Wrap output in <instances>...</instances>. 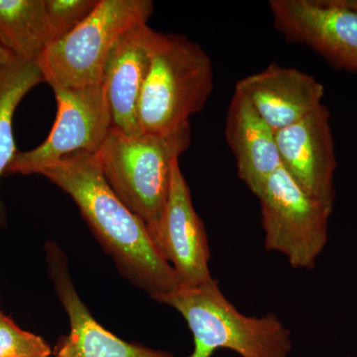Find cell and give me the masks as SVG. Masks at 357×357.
<instances>
[{
  "instance_id": "1",
  "label": "cell",
  "mask_w": 357,
  "mask_h": 357,
  "mask_svg": "<svg viewBox=\"0 0 357 357\" xmlns=\"http://www.w3.org/2000/svg\"><path fill=\"white\" fill-rule=\"evenodd\" d=\"M39 175L74 199L119 271L136 287L157 302L181 287L175 270L157 250L146 223L112 191L95 154L69 155Z\"/></svg>"
},
{
  "instance_id": "2",
  "label": "cell",
  "mask_w": 357,
  "mask_h": 357,
  "mask_svg": "<svg viewBox=\"0 0 357 357\" xmlns=\"http://www.w3.org/2000/svg\"><path fill=\"white\" fill-rule=\"evenodd\" d=\"M162 304L182 314L194 337L189 357H211L229 349L241 357H287L291 332L273 314L246 316L223 295L217 279L197 287H180L164 296Z\"/></svg>"
},
{
  "instance_id": "3",
  "label": "cell",
  "mask_w": 357,
  "mask_h": 357,
  "mask_svg": "<svg viewBox=\"0 0 357 357\" xmlns=\"http://www.w3.org/2000/svg\"><path fill=\"white\" fill-rule=\"evenodd\" d=\"M191 137V126L164 135L128 136L112 128L95 154L112 191L148 229L163 215L173 163L190 147Z\"/></svg>"
},
{
  "instance_id": "4",
  "label": "cell",
  "mask_w": 357,
  "mask_h": 357,
  "mask_svg": "<svg viewBox=\"0 0 357 357\" xmlns=\"http://www.w3.org/2000/svg\"><path fill=\"white\" fill-rule=\"evenodd\" d=\"M213 89L208 53L184 35L161 33L138 105L143 133L164 135L190 126Z\"/></svg>"
},
{
  "instance_id": "5",
  "label": "cell",
  "mask_w": 357,
  "mask_h": 357,
  "mask_svg": "<svg viewBox=\"0 0 357 357\" xmlns=\"http://www.w3.org/2000/svg\"><path fill=\"white\" fill-rule=\"evenodd\" d=\"M153 8L150 0H100L82 24L45 49L36 62L44 81L52 88L100 86L114 45L135 26L147 24Z\"/></svg>"
},
{
  "instance_id": "6",
  "label": "cell",
  "mask_w": 357,
  "mask_h": 357,
  "mask_svg": "<svg viewBox=\"0 0 357 357\" xmlns=\"http://www.w3.org/2000/svg\"><path fill=\"white\" fill-rule=\"evenodd\" d=\"M258 199L265 249L285 256L294 269H314L328 243L333 206L306 194L282 167Z\"/></svg>"
},
{
  "instance_id": "7",
  "label": "cell",
  "mask_w": 357,
  "mask_h": 357,
  "mask_svg": "<svg viewBox=\"0 0 357 357\" xmlns=\"http://www.w3.org/2000/svg\"><path fill=\"white\" fill-rule=\"evenodd\" d=\"M58 112L48 137L39 146L15 154L8 174L32 175L69 155L96 154L112 128L109 102L100 86L52 88Z\"/></svg>"
},
{
  "instance_id": "8",
  "label": "cell",
  "mask_w": 357,
  "mask_h": 357,
  "mask_svg": "<svg viewBox=\"0 0 357 357\" xmlns=\"http://www.w3.org/2000/svg\"><path fill=\"white\" fill-rule=\"evenodd\" d=\"M277 31L337 69L357 73V11L342 0H271Z\"/></svg>"
},
{
  "instance_id": "9",
  "label": "cell",
  "mask_w": 357,
  "mask_h": 357,
  "mask_svg": "<svg viewBox=\"0 0 357 357\" xmlns=\"http://www.w3.org/2000/svg\"><path fill=\"white\" fill-rule=\"evenodd\" d=\"M162 257L175 270L181 287H197L213 280L208 234L192 204L191 190L178 159L172 166L170 191L163 215L149 227Z\"/></svg>"
},
{
  "instance_id": "10",
  "label": "cell",
  "mask_w": 357,
  "mask_h": 357,
  "mask_svg": "<svg viewBox=\"0 0 357 357\" xmlns=\"http://www.w3.org/2000/svg\"><path fill=\"white\" fill-rule=\"evenodd\" d=\"M281 167L309 196L335 206L337 169L331 114L319 105L304 119L276 131Z\"/></svg>"
},
{
  "instance_id": "11",
  "label": "cell",
  "mask_w": 357,
  "mask_h": 357,
  "mask_svg": "<svg viewBox=\"0 0 357 357\" xmlns=\"http://www.w3.org/2000/svg\"><path fill=\"white\" fill-rule=\"evenodd\" d=\"M160 34L147 24L135 26L114 45L103 70L102 86L112 128L124 135L143 133L138 105Z\"/></svg>"
},
{
  "instance_id": "12",
  "label": "cell",
  "mask_w": 357,
  "mask_h": 357,
  "mask_svg": "<svg viewBox=\"0 0 357 357\" xmlns=\"http://www.w3.org/2000/svg\"><path fill=\"white\" fill-rule=\"evenodd\" d=\"M236 91L248 98L275 132L318 109L325 95L316 77L277 64L243 77L237 82Z\"/></svg>"
},
{
  "instance_id": "13",
  "label": "cell",
  "mask_w": 357,
  "mask_h": 357,
  "mask_svg": "<svg viewBox=\"0 0 357 357\" xmlns=\"http://www.w3.org/2000/svg\"><path fill=\"white\" fill-rule=\"evenodd\" d=\"M46 255L54 288L70 319V335L60 342L82 357H178L169 352L128 344L102 328L77 293L64 252L57 244L48 243Z\"/></svg>"
},
{
  "instance_id": "14",
  "label": "cell",
  "mask_w": 357,
  "mask_h": 357,
  "mask_svg": "<svg viewBox=\"0 0 357 357\" xmlns=\"http://www.w3.org/2000/svg\"><path fill=\"white\" fill-rule=\"evenodd\" d=\"M225 138L236 158L237 175L258 198L281 168L276 132L237 91L227 109Z\"/></svg>"
},
{
  "instance_id": "15",
  "label": "cell",
  "mask_w": 357,
  "mask_h": 357,
  "mask_svg": "<svg viewBox=\"0 0 357 357\" xmlns=\"http://www.w3.org/2000/svg\"><path fill=\"white\" fill-rule=\"evenodd\" d=\"M54 40L44 0H0V45L14 57L36 63Z\"/></svg>"
},
{
  "instance_id": "16",
  "label": "cell",
  "mask_w": 357,
  "mask_h": 357,
  "mask_svg": "<svg viewBox=\"0 0 357 357\" xmlns=\"http://www.w3.org/2000/svg\"><path fill=\"white\" fill-rule=\"evenodd\" d=\"M43 82V75L35 62L15 57L0 68V181L17 153L13 135L15 110L23 98ZM0 225H6V211L1 197Z\"/></svg>"
},
{
  "instance_id": "17",
  "label": "cell",
  "mask_w": 357,
  "mask_h": 357,
  "mask_svg": "<svg viewBox=\"0 0 357 357\" xmlns=\"http://www.w3.org/2000/svg\"><path fill=\"white\" fill-rule=\"evenodd\" d=\"M50 345L0 312V357H49Z\"/></svg>"
},
{
  "instance_id": "18",
  "label": "cell",
  "mask_w": 357,
  "mask_h": 357,
  "mask_svg": "<svg viewBox=\"0 0 357 357\" xmlns=\"http://www.w3.org/2000/svg\"><path fill=\"white\" fill-rule=\"evenodd\" d=\"M100 0H44L55 40L69 34L93 13Z\"/></svg>"
},
{
  "instance_id": "19",
  "label": "cell",
  "mask_w": 357,
  "mask_h": 357,
  "mask_svg": "<svg viewBox=\"0 0 357 357\" xmlns=\"http://www.w3.org/2000/svg\"><path fill=\"white\" fill-rule=\"evenodd\" d=\"M55 357H82L62 342H59Z\"/></svg>"
},
{
  "instance_id": "20",
  "label": "cell",
  "mask_w": 357,
  "mask_h": 357,
  "mask_svg": "<svg viewBox=\"0 0 357 357\" xmlns=\"http://www.w3.org/2000/svg\"><path fill=\"white\" fill-rule=\"evenodd\" d=\"M14 58L15 57H14L10 52L0 45V68L3 67V66L6 65L7 63L10 62V61Z\"/></svg>"
},
{
  "instance_id": "21",
  "label": "cell",
  "mask_w": 357,
  "mask_h": 357,
  "mask_svg": "<svg viewBox=\"0 0 357 357\" xmlns=\"http://www.w3.org/2000/svg\"><path fill=\"white\" fill-rule=\"evenodd\" d=\"M345 6L351 7L354 10L357 11V0H342Z\"/></svg>"
},
{
  "instance_id": "22",
  "label": "cell",
  "mask_w": 357,
  "mask_h": 357,
  "mask_svg": "<svg viewBox=\"0 0 357 357\" xmlns=\"http://www.w3.org/2000/svg\"><path fill=\"white\" fill-rule=\"evenodd\" d=\"M347 357H357V356H347Z\"/></svg>"
},
{
  "instance_id": "23",
  "label": "cell",
  "mask_w": 357,
  "mask_h": 357,
  "mask_svg": "<svg viewBox=\"0 0 357 357\" xmlns=\"http://www.w3.org/2000/svg\"></svg>"
}]
</instances>
